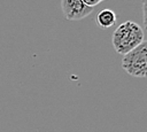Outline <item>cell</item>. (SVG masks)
<instances>
[{"label": "cell", "instance_id": "obj_6", "mask_svg": "<svg viewBox=\"0 0 147 132\" xmlns=\"http://www.w3.org/2000/svg\"><path fill=\"white\" fill-rule=\"evenodd\" d=\"M100 1H103V0H100Z\"/></svg>", "mask_w": 147, "mask_h": 132}, {"label": "cell", "instance_id": "obj_4", "mask_svg": "<svg viewBox=\"0 0 147 132\" xmlns=\"http://www.w3.org/2000/svg\"><path fill=\"white\" fill-rule=\"evenodd\" d=\"M116 20H117L116 14L111 9H102L96 15V23L100 28L103 29H108L113 26L116 23Z\"/></svg>", "mask_w": 147, "mask_h": 132}, {"label": "cell", "instance_id": "obj_5", "mask_svg": "<svg viewBox=\"0 0 147 132\" xmlns=\"http://www.w3.org/2000/svg\"><path fill=\"white\" fill-rule=\"evenodd\" d=\"M86 6H88V7H91V8H93V7H95L99 2H101L100 0H82Z\"/></svg>", "mask_w": 147, "mask_h": 132}, {"label": "cell", "instance_id": "obj_2", "mask_svg": "<svg viewBox=\"0 0 147 132\" xmlns=\"http://www.w3.org/2000/svg\"><path fill=\"white\" fill-rule=\"evenodd\" d=\"M122 68L133 77L144 78L147 75V42L142 41L138 47L123 55Z\"/></svg>", "mask_w": 147, "mask_h": 132}, {"label": "cell", "instance_id": "obj_1", "mask_svg": "<svg viewBox=\"0 0 147 132\" xmlns=\"http://www.w3.org/2000/svg\"><path fill=\"white\" fill-rule=\"evenodd\" d=\"M142 41H145L144 30L133 21H126L119 24L115 29L111 37V42L115 51L122 55L134 49Z\"/></svg>", "mask_w": 147, "mask_h": 132}, {"label": "cell", "instance_id": "obj_3", "mask_svg": "<svg viewBox=\"0 0 147 132\" xmlns=\"http://www.w3.org/2000/svg\"><path fill=\"white\" fill-rule=\"evenodd\" d=\"M61 8L68 21L83 20L93 11V8L86 6L82 0H61Z\"/></svg>", "mask_w": 147, "mask_h": 132}]
</instances>
